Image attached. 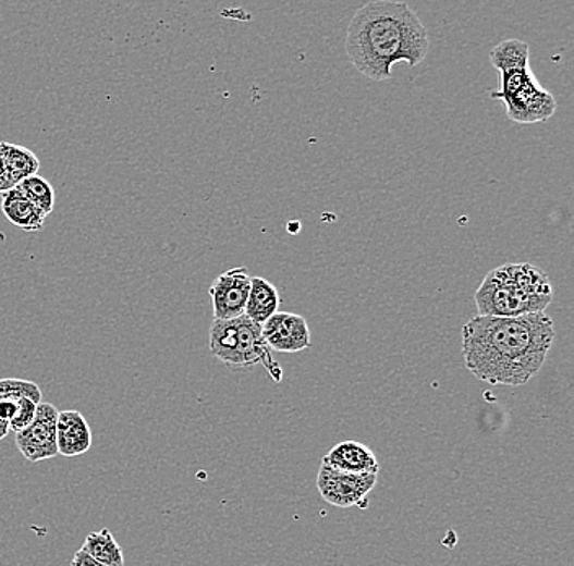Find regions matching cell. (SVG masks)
<instances>
[{
	"label": "cell",
	"instance_id": "obj_1",
	"mask_svg": "<svg viewBox=\"0 0 574 566\" xmlns=\"http://www.w3.org/2000/svg\"><path fill=\"white\" fill-rule=\"evenodd\" d=\"M553 342L555 327L546 312L514 319L477 316L462 329L465 368L491 385L527 384L539 374Z\"/></svg>",
	"mask_w": 574,
	"mask_h": 566
},
{
	"label": "cell",
	"instance_id": "obj_2",
	"mask_svg": "<svg viewBox=\"0 0 574 566\" xmlns=\"http://www.w3.org/2000/svg\"><path fill=\"white\" fill-rule=\"evenodd\" d=\"M346 52L364 77L387 81L396 62L415 67L425 61L428 29L408 3L374 0L354 12L347 26Z\"/></svg>",
	"mask_w": 574,
	"mask_h": 566
},
{
	"label": "cell",
	"instance_id": "obj_3",
	"mask_svg": "<svg viewBox=\"0 0 574 566\" xmlns=\"http://www.w3.org/2000/svg\"><path fill=\"white\" fill-rule=\"evenodd\" d=\"M552 300L549 276L533 263H504L494 268L475 293L478 316L503 319L544 313Z\"/></svg>",
	"mask_w": 574,
	"mask_h": 566
},
{
	"label": "cell",
	"instance_id": "obj_4",
	"mask_svg": "<svg viewBox=\"0 0 574 566\" xmlns=\"http://www.w3.org/2000/svg\"><path fill=\"white\" fill-rule=\"evenodd\" d=\"M212 356L229 368H254L261 365L277 382L283 379L280 365L261 335V325L242 316L232 320H215L209 330Z\"/></svg>",
	"mask_w": 574,
	"mask_h": 566
},
{
	"label": "cell",
	"instance_id": "obj_5",
	"mask_svg": "<svg viewBox=\"0 0 574 566\" xmlns=\"http://www.w3.org/2000/svg\"><path fill=\"white\" fill-rule=\"evenodd\" d=\"M377 483L376 473L340 472L321 466L318 470L317 489L321 499L337 508H357L366 509L369 505V493L373 492Z\"/></svg>",
	"mask_w": 574,
	"mask_h": 566
},
{
	"label": "cell",
	"instance_id": "obj_6",
	"mask_svg": "<svg viewBox=\"0 0 574 566\" xmlns=\"http://www.w3.org/2000/svg\"><path fill=\"white\" fill-rule=\"evenodd\" d=\"M59 410L52 404L41 402L35 421L26 430L15 434L16 450L28 463H41L59 456L56 441V423Z\"/></svg>",
	"mask_w": 574,
	"mask_h": 566
},
{
	"label": "cell",
	"instance_id": "obj_7",
	"mask_svg": "<svg viewBox=\"0 0 574 566\" xmlns=\"http://www.w3.org/2000/svg\"><path fill=\"white\" fill-rule=\"evenodd\" d=\"M501 101L506 107L508 118L520 124L549 121L557 111L555 97L539 84L536 75Z\"/></svg>",
	"mask_w": 574,
	"mask_h": 566
},
{
	"label": "cell",
	"instance_id": "obj_8",
	"mask_svg": "<svg viewBox=\"0 0 574 566\" xmlns=\"http://www.w3.org/2000/svg\"><path fill=\"white\" fill-rule=\"evenodd\" d=\"M251 286L252 276L247 268H232L219 274L209 287L215 320H232L244 316Z\"/></svg>",
	"mask_w": 574,
	"mask_h": 566
},
{
	"label": "cell",
	"instance_id": "obj_9",
	"mask_svg": "<svg viewBox=\"0 0 574 566\" xmlns=\"http://www.w3.org/2000/svg\"><path fill=\"white\" fill-rule=\"evenodd\" d=\"M261 335L271 352L301 353L312 346L310 330L298 313H274L261 325Z\"/></svg>",
	"mask_w": 574,
	"mask_h": 566
},
{
	"label": "cell",
	"instance_id": "obj_10",
	"mask_svg": "<svg viewBox=\"0 0 574 566\" xmlns=\"http://www.w3.org/2000/svg\"><path fill=\"white\" fill-rule=\"evenodd\" d=\"M321 466L340 470V472L356 473V476H364V473L379 476L380 470L379 460L373 450L357 441H343L337 444L330 453L325 454Z\"/></svg>",
	"mask_w": 574,
	"mask_h": 566
},
{
	"label": "cell",
	"instance_id": "obj_11",
	"mask_svg": "<svg viewBox=\"0 0 574 566\" xmlns=\"http://www.w3.org/2000/svg\"><path fill=\"white\" fill-rule=\"evenodd\" d=\"M58 454L62 457H78L91 447V430L87 418L77 410L59 411L56 423Z\"/></svg>",
	"mask_w": 574,
	"mask_h": 566
},
{
	"label": "cell",
	"instance_id": "obj_12",
	"mask_svg": "<svg viewBox=\"0 0 574 566\" xmlns=\"http://www.w3.org/2000/svg\"><path fill=\"white\" fill-rule=\"evenodd\" d=\"M0 208L7 221L22 231L39 232L45 225L46 216L16 188L3 193Z\"/></svg>",
	"mask_w": 574,
	"mask_h": 566
},
{
	"label": "cell",
	"instance_id": "obj_13",
	"mask_svg": "<svg viewBox=\"0 0 574 566\" xmlns=\"http://www.w3.org/2000/svg\"><path fill=\"white\" fill-rule=\"evenodd\" d=\"M23 397L42 398L41 389L25 379H0V441L9 434L10 420Z\"/></svg>",
	"mask_w": 574,
	"mask_h": 566
},
{
	"label": "cell",
	"instance_id": "obj_14",
	"mask_svg": "<svg viewBox=\"0 0 574 566\" xmlns=\"http://www.w3.org/2000/svg\"><path fill=\"white\" fill-rule=\"evenodd\" d=\"M281 296L277 287L264 278H252L251 293H248L245 317L252 322L264 325L271 316L280 309Z\"/></svg>",
	"mask_w": 574,
	"mask_h": 566
},
{
	"label": "cell",
	"instance_id": "obj_15",
	"mask_svg": "<svg viewBox=\"0 0 574 566\" xmlns=\"http://www.w3.org/2000/svg\"><path fill=\"white\" fill-rule=\"evenodd\" d=\"M0 156L7 172L15 180L16 185L28 176L38 175L39 160L28 147L0 140Z\"/></svg>",
	"mask_w": 574,
	"mask_h": 566
},
{
	"label": "cell",
	"instance_id": "obj_16",
	"mask_svg": "<svg viewBox=\"0 0 574 566\" xmlns=\"http://www.w3.org/2000/svg\"><path fill=\"white\" fill-rule=\"evenodd\" d=\"M82 551L90 555L94 561L107 566H124V552L114 539L110 529H101L100 532H90L85 538Z\"/></svg>",
	"mask_w": 574,
	"mask_h": 566
},
{
	"label": "cell",
	"instance_id": "obj_17",
	"mask_svg": "<svg viewBox=\"0 0 574 566\" xmlns=\"http://www.w3.org/2000/svg\"><path fill=\"white\" fill-rule=\"evenodd\" d=\"M529 45L523 41V39H504V41H501L500 45L491 49V65L497 71H503V69L529 64Z\"/></svg>",
	"mask_w": 574,
	"mask_h": 566
},
{
	"label": "cell",
	"instance_id": "obj_18",
	"mask_svg": "<svg viewBox=\"0 0 574 566\" xmlns=\"http://www.w3.org/2000/svg\"><path fill=\"white\" fill-rule=\"evenodd\" d=\"M25 198H28L42 214L48 218L56 205V193L51 183L39 175L28 176L15 186Z\"/></svg>",
	"mask_w": 574,
	"mask_h": 566
},
{
	"label": "cell",
	"instance_id": "obj_19",
	"mask_svg": "<svg viewBox=\"0 0 574 566\" xmlns=\"http://www.w3.org/2000/svg\"><path fill=\"white\" fill-rule=\"evenodd\" d=\"M71 566H107L101 565L100 562L94 561V558L90 557V555L85 554L82 549H78L77 552H75L74 557H72Z\"/></svg>",
	"mask_w": 574,
	"mask_h": 566
},
{
	"label": "cell",
	"instance_id": "obj_20",
	"mask_svg": "<svg viewBox=\"0 0 574 566\" xmlns=\"http://www.w3.org/2000/svg\"><path fill=\"white\" fill-rule=\"evenodd\" d=\"M16 182L12 179V175H10L9 172H3L2 175H0V195H3V193L10 192V189L15 188Z\"/></svg>",
	"mask_w": 574,
	"mask_h": 566
},
{
	"label": "cell",
	"instance_id": "obj_21",
	"mask_svg": "<svg viewBox=\"0 0 574 566\" xmlns=\"http://www.w3.org/2000/svg\"><path fill=\"white\" fill-rule=\"evenodd\" d=\"M5 172V165H3L2 156H0V175Z\"/></svg>",
	"mask_w": 574,
	"mask_h": 566
}]
</instances>
